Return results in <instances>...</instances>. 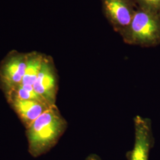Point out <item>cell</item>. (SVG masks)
Instances as JSON below:
<instances>
[{"instance_id":"1","label":"cell","mask_w":160,"mask_h":160,"mask_svg":"<svg viewBox=\"0 0 160 160\" xmlns=\"http://www.w3.org/2000/svg\"><path fill=\"white\" fill-rule=\"evenodd\" d=\"M67 126L57 106H52L26 128L30 154L38 157L48 152L58 143Z\"/></svg>"},{"instance_id":"2","label":"cell","mask_w":160,"mask_h":160,"mask_svg":"<svg viewBox=\"0 0 160 160\" xmlns=\"http://www.w3.org/2000/svg\"><path fill=\"white\" fill-rule=\"evenodd\" d=\"M125 43L143 48L160 43V14L137 7L129 25L120 33Z\"/></svg>"},{"instance_id":"3","label":"cell","mask_w":160,"mask_h":160,"mask_svg":"<svg viewBox=\"0 0 160 160\" xmlns=\"http://www.w3.org/2000/svg\"><path fill=\"white\" fill-rule=\"evenodd\" d=\"M28 53L12 51L0 63V88L5 97L22 83L27 65Z\"/></svg>"},{"instance_id":"4","label":"cell","mask_w":160,"mask_h":160,"mask_svg":"<svg viewBox=\"0 0 160 160\" xmlns=\"http://www.w3.org/2000/svg\"><path fill=\"white\" fill-rule=\"evenodd\" d=\"M33 89L49 106L57 105L58 92V75L53 59L45 55Z\"/></svg>"},{"instance_id":"5","label":"cell","mask_w":160,"mask_h":160,"mask_svg":"<svg viewBox=\"0 0 160 160\" xmlns=\"http://www.w3.org/2000/svg\"><path fill=\"white\" fill-rule=\"evenodd\" d=\"M102 10L114 31L120 33L129 25L137 6L133 0H101Z\"/></svg>"},{"instance_id":"6","label":"cell","mask_w":160,"mask_h":160,"mask_svg":"<svg viewBox=\"0 0 160 160\" xmlns=\"http://www.w3.org/2000/svg\"><path fill=\"white\" fill-rule=\"evenodd\" d=\"M133 123L134 144L128 153V160H149L150 151L154 144L151 120L138 115Z\"/></svg>"},{"instance_id":"7","label":"cell","mask_w":160,"mask_h":160,"mask_svg":"<svg viewBox=\"0 0 160 160\" xmlns=\"http://www.w3.org/2000/svg\"><path fill=\"white\" fill-rule=\"evenodd\" d=\"M6 98L26 129L52 107L47 103L39 101L24 100L11 96Z\"/></svg>"},{"instance_id":"8","label":"cell","mask_w":160,"mask_h":160,"mask_svg":"<svg viewBox=\"0 0 160 160\" xmlns=\"http://www.w3.org/2000/svg\"><path fill=\"white\" fill-rule=\"evenodd\" d=\"M45 55L44 53L36 51L28 53L25 73L22 83L20 85L24 89L28 90H34L33 85L40 71Z\"/></svg>"},{"instance_id":"9","label":"cell","mask_w":160,"mask_h":160,"mask_svg":"<svg viewBox=\"0 0 160 160\" xmlns=\"http://www.w3.org/2000/svg\"><path fill=\"white\" fill-rule=\"evenodd\" d=\"M138 7L160 14V0H133Z\"/></svg>"},{"instance_id":"10","label":"cell","mask_w":160,"mask_h":160,"mask_svg":"<svg viewBox=\"0 0 160 160\" xmlns=\"http://www.w3.org/2000/svg\"><path fill=\"white\" fill-rule=\"evenodd\" d=\"M86 160H102V158L97 154H90L86 158Z\"/></svg>"}]
</instances>
